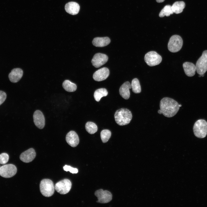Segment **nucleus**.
Returning a JSON list of instances; mask_svg holds the SVG:
<instances>
[{"instance_id": "obj_1", "label": "nucleus", "mask_w": 207, "mask_h": 207, "mask_svg": "<svg viewBox=\"0 0 207 207\" xmlns=\"http://www.w3.org/2000/svg\"><path fill=\"white\" fill-rule=\"evenodd\" d=\"M160 106L162 114L168 118L172 117L176 115L180 107L177 101L168 97H164L161 100Z\"/></svg>"}, {"instance_id": "obj_2", "label": "nucleus", "mask_w": 207, "mask_h": 207, "mask_svg": "<svg viewBox=\"0 0 207 207\" xmlns=\"http://www.w3.org/2000/svg\"><path fill=\"white\" fill-rule=\"evenodd\" d=\"M116 123L120 126L127 125L131 122L132 118L131 111L129 109L121 108L116 112L114 115Z\"/></svg>"}, {"instance_id": "obj_3", "label": "nucleus", "mask_w": 207, "mask_h": 207, "mask_svg": "<svg viewBox=\"0 0 207 207\" xmlns=\"http://www.w3.org/2000/svg\"><path fill=\"white\" fill-rule=\"evenodd\" d=\"M55 186L53 182L50 179H44L42 180L40 184V189L44 196L49 197L51 196L55 191Z\"/></svg>"}, {"instance_id": "obj_4", "label": "nucleus", "mask_w": 207, "mask_h": 207, "mask_svg": "<svg viewBox=\"0 0 207 207\" xmlns=\"http://www.w3.org/2000/svg\"><path fill=\"white\" fill-rule=\"evenodd\" d=\"M194 134L200 138L205 137L207 134V122L203 119H199L195 123L193 126Z\"/></svg>"}, {"instance_id": "obj_5", "label": "nucleus", "mask_w": 207, "mask_h": 207, "mask_svg": "<svg viewBox=\"0 0 207 207\" xmlns=\"http://www.w3.org/2000/svg\"><path fill=\"white\" fill-rule=\"evenodd\" d=\"M183 45V41L181 37L179 35H174L172 36L169 41L168 47L171 52H178L181 48Z\"/></svg>"}, {"instance_id": "obj_6", "label": "nucleus", "mask_w": 207, "mask_h": 207, "mask_svg": "<svg viewBox=\"0 0 207 207\" xmlns=\"http://www.w3.org/2000/svg\"><path fill=\"white\" fill-rule=\"evenodd\" d=\"M144 60L147 65L153 66L159 64L162 61V57L156 52L152 51L145 54Z\"/></svg>"}, {"instance_id": "obj_7", "label": "nucleus", "mask_w": 207, "mask_h": 207, "mask_svg": "<svg viewBox=\"0 0 207 207\" xmlns=\"http://www.w3.org/2000/svg\"><path fill=\"white\" fill-rule=\"evenodd\" d=\"M196 71L199 74H204L207 70V50L203 51L196 62Z\"/></svg>"}, {"instance_id": "obj_8", "label": "nucleus", "mask_w": 207, "mask_h": 207, "mask_svg": "<svg viewBox=\"0 0 207 207\" xmlns=\"http://www.w3.org/2000/svg\"><path fill=\"white\" fill-rule=\"evenodd\" d=\"M71 186V181L68 179H64L56 183L55 188V190L59 193L65 194L70 191Z\"/></svg>"}, {"instance_id": "obj_9", "label": "nucleus", "mask_w": 207, "mask_h": 207, "mask_svg": "<svg viewBox=\"0 0 207 207\" xmlns=\"http://www.w3.org/2000/svg\"><path fill=\"white\" fill-rule=\"evenodd\" d=\"M16 167L12 164L2 166L0 167V175L5 178H9L14 176L16 173Z\"/></svg>"}, {"instance_id": "obj_10", "label": "nucleus", "mask_w": 207, "mask_h": 207, "mask_svg": "<svg viewBox=\"0 0 207 207\" xmlns=\"http://www.w3.org/2000/svg\"><path fill=\"white\" fill-rule=\"evenodd\" d=\"M95 195L97 198V202L100 203H106L110 202L112 199V195L108 190L101 189L96 191Z\"/></svg>"}, {"instance_id": "obj_11", "label": "nucleus", "mask_w": 207, "mask_h": 207, "mask_svg": "<svg viewBox=\"0 0 207 207\" xmlns=\"http://www.w3.org/2000/svg\"><path fill=\"white\" fill-rule=\"evenodd\" d=\"M108 60V57L107 55L98 53L94 55L91 60V63L95 67L98 68L106 63Z\"/></svg>"}, {"instance_id": "obj_12", "label": "nucleus", "mask_w": 207, "mask_h": 207, "mask_svg": "<svg viewBox=\"0 0 207 207\" xmlns=\"http://www.w3.org/2000/svg\"><path fill=\"white\" fill-rule=\"evenodd\" d=\"M34 123L35 126L40 129H43L45 125V119L42 112L39 110L34 112L33 115Z\"/></svg>"}, {"instance_id": "obj_13", "label": "nucleus", "mask_w": 207, "mask_h": 207, "mask_svg": "<svg viewBox=\"0 0 207 207\" xmlns=\"http://www.w3.org/2000/svg\"><path fill=\"white\" fill-rule=\"evenodd\" d=\"M110 71L106 67L100 69L94 73L93 78L94 80L97 81H100L106 79L109 76Z\"/></svg>"}, {"instance_id": "obj_14", "label": "nucleus", "mask_w": 207, "mask_h": 207, "mask_svg": "<svg viewBox=\"0 0 207 207\" xmlns=\"http://www.w3.org/2000/svg\"><path fill=\"white\" fill-rule=\"evenodd\" d=\"M36 153L34 149L30 148L22 153L20 155V160L25 163H29L32 161L35 158Z\"/></svg>"}, {"instance_id": "obj_15", "label": "nucleus", "mask_w": 207, "mask_h": 207, "mask_svg": "<svg viewBox=\"0 0 207 207\" xmlns=\"http://www.w3.org/2000/svg\"><path fill=\"white\" fill-rule=\"evenodd\" d=\"M66 141L67 143L73 147L76 146L79 142V138L77 134L74 131H70L66 136Z\"/></svg>"}, {"instance_id": "obj_16", "label": "nucleus", "mask_w": 207, "mask_h": 207, "mask_svg": "<svg viewBox=\"0 0 207 207\" xmlns=\"http://www.w3.org/2000/svg\"><path fill=\"white\" fill-rule=\"evenodd\" d=\"M23 71L21 68H17L13 69L9 74L8 77L10 81L13 83L18 82L23 75Z\"/></svg>"}, {"instance_id": "obj_17", "label": "nucleus", "mask_w": 207, "mask_h": 207, "mask_svg": "<svg viewBox=\"0 0 207 207\" xmlns=\"http://www.w3.org/2000/svg\"><path fill=\"white\" fill-rule=\"evenodd\" d=\"M131 88V85L129 82H125L121 86L119 89L120 94L124 99H128L130 96L129 89Z\"/></svg>"}, {"instance_id": "obj_18", "label": "nucleus", "mask_w": 207, "mask_h": 207, "mask_svg": "<svg viewBox=\"0 0 207 207\" xmlns=\"http://www.w3.org/2000/svg\"><path fill=\"white\" fill-rule=\"evenodd\" d=\"M80 7L79 4L76 2H70L66 4L65 6V9L68 13L72 15H75L79 12Z\"/></svg>"}, {"instance_id": "obj_19", "label": "nucleus", "mask_w": 207, "mask_h": 207, "mask_svg": "<svg viewBox=\"0 0 207 207\" xmlns=\"http://www.w3.org/2000/svg\"><path fill=\"white\" fill-rule=\"evenodd\" d=\"M110 42V39L108 37H97L92 42L93 44L96 47H102L106 46Z\"/></svg>"}, {"instance_id": "obj_20", "label": "nucleus", "mask_w": 207, "mask_h": 207, "mask_svg": "<svg viewBox=\"0 0 207 207\" xmlns=\"http://www.w3.org/2000/svg\"><path fill=\"white\" fill-rule=\"evenodd\" d=\"M183 67L185 74L188 76H193L196 70L195 66L192 63L186 62L183 63Z\"/></svg>"}, {"instance_id": "obj_21", "label": "nucleus", "mask_w": 207, "mask_h": 207, "mask_svg": "<svg viewBox=\"0 0 207 207\" xmlns=\"http://www.w3.org/2000/svg\"><path fill=\"white\" fill-rule=\"evenodd\" d=\"M185 3L183 1H178L175 2L171 6L172 10L174 13L179 14L181 13L185 8Z\"/></svg>"}, {"instance_id": "obj_22", "label": "nucleus", "mask_w": 207, "mask_h": 207, "mask_svg": "<svg viewBox=\"0 0 207 207\" xmlns=\"http://www.w3.org/2000/svg\"><path fill=\"white\" fill-rule=\"evenodd\" d=\"M108 94V92L106 89L104 88H101L95 91L94 94V97L95 100L98 102L102 97L106 96Z\"/></svg>"}, {"instance_id": "obj_23", "label": "nucleus", "mask_w": 207, "mask_h": 207, "mask_svg": "<svg viewBox=\"0 0 207 207\" xmlns=\"http://www.w3.org/2000/svg\"><path fill=\"white\" fill-rule=\"evenodd\" d=\"M62 87L66 91L69 92L74 91L77 89L76 85L68 80H66L63 82Z\"/></svg>"}, {"instance_id": "obj_24", "label": "nucleus", "mask_w": 207, "mask_h": 207, "mask_svg": "<svg viewBox=\"0 0 207 207\" xmlns=\"http://www.w3.org/2000/svg\"><path fill=\"white\" fill-rule=\"evenodd\" d=\"M86 130L90 134H93L97 131V127L94 122H88L85 126Z\"/></svg>"}, {"instance_id": "obj_25", "label": "nucleus", "mask_w": 207, "mask_h": 207, "mask_svg": "<svg viewBox=\"0 0 207 207\" xmlns=\"http://www.w3.org/2000/svg\"><path fill=\"white\" fill-rule=\"evenodd\" d=\"M131 86L134 93H139L141 91V86L139 80L137 78L133 79L132 81Z\"/></svg>"}, {"instance_id": "obj_26", "label": "nucleus", "mask_w": 207, "mask_h": 207, "mask_svg": "<svg viewBox=\"0 0 207 207\" xmlns=\"http://www.w3.org/2000/svg\"><path fill=\"white\" fill-rule=\"evenodd\" d=\"M173 13L171 6L170 5H167L161 10L159 14V16L160 17H164L165 16H168Z\"/></svg>"}, {"instance_id": "obj_27", "label": "nucleus", "mask_w": 207, "mask_h": 207, "mask_svg": "<svg viewBox=\"0 0 207 207\" xmlns=\"http://www.w3.org/2000/svg\"><path fill=\"white\" fill-rule=\"evenodd\" d=\"M111 133L108 129H104L100 133L101 140L103 143L107 142L111 137Z\"/></svg>"}, {"instance_id": "obj_28", "label": "nucleus", "mask_w": 207, "mask_h": 207, "mask_svg": "<svg viewBox=\"0 0 207 207\" xmlns=\"http://www.w3.org/2000/svg\"><path fill=\"white\" fill-rule=\"evenodd\" d=\"M9 159L8 155L6 153H3L0 154V164H4L6 163Z\"/></svg>"}, {"instance_id": "obj_29", "label": "nucleus", "mask_w": 207, "mask_h": 207, "mask_svg": "<svg viewBox=\"0 0 207 207\" xmlns=\"http://www.w3.org/2000/svg\"><path fill=\"white\" fill-rule=\"evenodd\" d=\"M63 169L66 171H69L72 173H77L78 170L77 168H73L70 166L65 165L63 167Z\"/></svg>"}, {"instance_id": "obj_30", "label": "nucleus", "mask_w": 207, "mask_h": 207, "mask_svg": "<svg viewBox=\"0 0 207 207\" xmlns=\"http://www.w3.org/2000/svg\"><path fill=\"white\" fill-rule=\"evenodd\" d=\"M6 98V94L5 92L0 91V105L5 100Z\"/></svg>"}, {"instance_id": "obj_31", "label": "nucleus", "mask_w": 207, "mask_h": 207, "mask_svg": "<svg viewBox=\"0 0 207 207\" xmlns=\"http://www.w3.org/2000/svg\"><path fill=\"white\" fill-rule=\"evenodd\" d=\"M156 1L158 3H162L164 2V0H156Z\"/></svg>"}, {"instance_id": "obj_32", "label": "nucleus", "mask_w": 207, "mask_h": 207, "mask_svg": "<svg viewBox=\"0 0 207 207\" xmlns=\"http://www.w3.org/2000/svg\"><path fill=\"white\" fill-rule=\"evenodd\" d=\"M158 113L160 114H162V112H161V111L160 110H159L158 111Z\"/></svg>"}, {"instance_id": "obj_33", "label": "nucleus", "mask_w": 207, "mask_h": 207, "mask_svg": "<svg viewBox=\"0 0 207 207\" xmlns=\"http://www.w3.org/2000/svg\"><path fill=\"white\" fill-rule=\"evenodd\" d=\"M181 104H179V107H181Z\"/></svg>"}, {"instance_id": "obj_34", "label": "nucleus", "mask_w": 207, "mask_h": 207, "mask_svg": "<svg viewBox=\"0 0 207 207\" xmlns=\"http://www.w3.org/2000/svg\"></svg>"}]
</instances>
